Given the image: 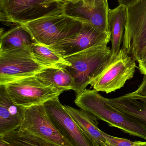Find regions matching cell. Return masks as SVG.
I'll return each instance as SVG.
<instances>
[{
    "mask_svg": "<svg viewBox=\"0 0 146 146\" xmlns=\"http://www.w3.org/2000/svg\"><path fill=\"white\" fill-rule=\"evenodd\" d=\"M75 103L80 109L107 123L110 127L120 129L124 133L146 141V127L112 106L108 98L96 90L86 89L76 95Z\"/></svg>",
    "mask_w": 146,
    "mask_h": 146,
    "instance_id": "obj_1",
    "label": "cell"
},
{
    "mask_svg": "<svg viewBox=\"0 0 146 146\" xmlns=\"http://www.w3.org/2000/svg\"><path fill=\"white\" fill-rule=\"evenodd\" d=\"M113 59L111 49L106 44L93 46L65 57L71 66L64 68L73 79L72 90L76 95L85 90Z\"/></svg>",
    "mask_w": 146,
    "mask_h": 146,
    "instance_id": "obj_2",
    "label": "cell"
},
{
    "mask_svg": "<svg viewBox=\"0 0 146 146\" xmlns=\"http://www.w3.org/2000/svg\"><path fill=\"white\" fill-rule=\"evenodd\" d=\"M20 25L34 42L50 46L76 36L81 30L82 23L64 14L61 5L40 18Z\"/></svg>",
    "mask_w": 146,
    "mask_h": 146,
    "instance_id": "obj_3",
    "label": "cell"
},
{
    "mask_svg": "<svg viewBox=\"0 0 146 146\" xmlns=\"http://www.w3.org/2000/svg\"><path fill=\"white\" fill-rule=\"evenodd\" d=\"M0 85H2L6 94L15 104L24 107L43 104L63 93L46 86L35 75Z\"/></svg>",
    "mask_w": 146,
    "mask_h": 146,
    "instance_id": "obj_4",
    "label": "cell"
},
{
    "mask_svg": "<svg viewBox=\"0 0 146 146\" xmlns=\"http://www.w3.org/2000/svg\"><path fill=\"white\" fill-rule=\"evenodd\" d=\"M146 47V0L127 7L122 48L139 62Z\"/></svg>",
    "mask_w": 146,
    "mask_h": 146,
    "instance_id": "obj_5",
    "label": "cell"
},
{
    "mask_svg": "<svg viewBox=\"0 0 146 146\" xmlns=\"http://www.w3.org/2000/svg\"><path fill=\"white\" fill-rule=\"evenodd\" d=\"M47 68L34 58L31 48L0 51V85L35 76Z\"/></svg>",
    "mask_w": 146,
    "mask_h": 146,
    "instance_id": "obj_6",
    "label": "cell"
},
{
    "mask_svg": "<svg viewBox=\"0 0 146 146\" xmlns=\"http://www.w3.org/2000/svg\"><path fill=\"white\" fill-rule=\"evenodd\" d=\"M62 3L56 0H0L1 20L25 24L49 13Z\"/></svg>",
    "mask_w": 146,
    "mask_h": 146,
    "instance_id": "obj_7",
    "label": "cell"
},
{
    "mask_svg": "<svg viewBox=\"0 0 146 146\" xmlns=\"http://www.w3.org/2000/svg\"><path fill=\"white\" fill-rule=\"evenodd\" d=\"M137 67L135 60L121 49L106 68L91 83V86L98 92L109 94L115 92L133 77Z\"/></svg>",
    "mask_w": 146,
    "mask_h": 146,
    "instance_id": "obj_8",
    "label": "cell"
},
{
    "mask_svg": "<svg viewBox=\"0 0 146 146\" xmlns=\"http://www.w3.org/2000/svg\"><path fill=\"white\" fill-rule=\"evenodd\" d=\"M109 9L108 0H68L62 4V10L66 15L107 33H111Z\"/></svg>",
    "mask_w": 146,
    "mask_h": 146,
    "instance_id": "obj_9",
    "label": "cell"
},
{
    "mask_svg": "<svg viewBox=\"0 0 146 146\" xmlns=\"http://www.w3.org/2000/svg\"><path fill=\"white\" fill-rule=\"evenodd\" d=\"M59 96L43 104L55 127L72 146H100L76 124L60 103Z\"/></svg>",
    "mask_w": 146,
    "mask_h": 146,
    "instance_id": "obj_10",
    "label": "cell"
},
{
    "mask_svg": "<svg viewBox=\"0 0 146 146\" xmlns=\"http://www.w3.org/2000/svg\"><path fill=\"white\" fill-rule=\"evenodd\" d=\"M20 127L57 146H72L55 127L44 104L25 107L24 118Z\"/></svg>",
    "mask_w": 146,
    "mask_h": 146,
    "instance_id": "obj_11",
    "label": "cell"
},
{
    "mask_svg": "<svg viewBox=\"0 0 146 146\" xmlns=\"http://www.w3.org/2000/svg\"><path fill=\"white\" fill-rule=\"evenodd\" d=\"M111 38V33L104 32L89 24L82 23L81 30L76 36L49 46L65 58L93 46L108 45Z\"/></svg>",
    "mask_w": 146,
    "mask_h": 146,
    "instance_id": "obj_12",
    "label": "cell"
},
{
    "mask_svg": "<svg viewBox=\"0 0 146 146\" xmlns=\"http://www.w3.org/2000/svg\"><path fill=\"white\" fill-rule=\"evenodd\" d=\"M25 107L14 103L0 85V138L15 131L21 127Z\"/></svg>",
    "mask_w": 146,
    "mask_h": 146,
    "instance_id": "obj_13",
    "label": "cell"
},
{
    "mask_svg": "<svg viewBox=\"0 0 146 146\" xmlns=\"http://www.w3.org/2000/svg\"><path fill=\"white\" fill-rule=\"evenodd\" d=\"M108 100L112 106L146 127V97L129 93Z\"/></svg>",
    "mask_w": 146,
    "mask_h": 146,
    "instance_id": "obj_14",
    "label": "cell"
},
{
    "mask_svg": "<svg viewBox=\"0 0 146 146\" xmlns=\"http://www.w3.org/2000/svg\"><path fill=\"white\" fill-rule=\"evenodd\" d=\"M79 127L100 146H105V139L103 132L99 128L98 119L91 113L82 109H75L69 106H63Z\"/></svg>",
    "mask_w": 146,
    "mask_h": 146,
    "instance_id": "obj_15",
    "label": "cell"
},
{
    "mask_svg": "<svg viewBox=\"0 0 146 146\" xmlns=\"http://www.w3.org/2000/svg\"><path fill=\"white\" fill-rule=\"evenodd\" d=\"M127 18V7L122 4L113 9H109L108 23L111 33V53L115 58L121 50L123 40Z\"/></svg>",
    "mask_w": 146,
    "mask_h": 146,
    "instance_id": "obj_16",
    "label": "cell"
},
{
    "mask_svg": "<svg viewBox=\"0 0 146 146\" xmlns=\"http://www.w3.org/2000/svg\"><path fill=\"white\" fill-rule=\"evenodd\" d=\"M46 86L52 87L63 92L72 90L74 80L63 68L49 67L35 75Z\"/></svg>",
    "mask_w": 146,
    "mask_h": 146,
    "instance_id": "obj_17",
    "label": "cell"
},
{
    "mask_svg": "<svg viewBox=\"0 0 146 146\" xmlns=\"http://www.w3.org/2000/svg\"><path fill=\"white\" fill-rule=\"evenodd\" d=\"M33 42L29 33L22 26L18 25L1 35L0 51L30 48Z\"/></svg>",
    "mask_w": 146,
    "mask_h": 146,
    "instance_id": "obj_18",
    "label": "cell"
},
{
    "mask_svg": "<svg viewBox=\"0 0 146 146\" xmlns=\"http://www.w3.org/2000/svg\"><path fill=\"white\" fill-rule=\"evenodd\" d=\"M31 50L34 58L45 66L63 68L71 66L65 58L47 45L33 42L31 46Z\"/></svg>",
    "mask_w": 146,
    "mask_h": 146,
    "instance_id": "obj_19",
    "label": "cell"
},
{
    "mask_svg": "<svg viewBox=\"0 0 146 146\" xmlns=\"http://www.w3.org/2000/svg\"><path fill=\"white\" fill-rule=\"evenodd\" d=\"M0 139L13 146H57L20 127Z\"/></svg>",
    "mask_w": 146,
    "mask_h": 146,
    "instance_id": "obj_20",
    "label": "cell"
},
{
    "mask_svg": "<svg viewBox=\"0 0 146 146\" xmlns=\"http://www.w3.org/2000/svg\"><path fill=\"white\" fill-rule=\"evenodd\" d=\"M103 135L105 139V146H135L141 142L111 136L104 132Z\"/></svg>",
    "mask_w": 146,
    "mask_h": 146,
    "instance_id": "obj_21",
    "label": "cell"
},
{
    "mask_svg": "<svg viewBox=\"0 0 146 146\" xmlns=\"http://www.w3.org/2000/svg\"><path fill=\"white\" fill-rule=\"evenodd\" d=\"M132 95L146 97V76H144L143 80L136 91L129 93Z\"/></svg>",
    "mask_w": 146,
    "mask_h": 146,
    "instance_id": "obj_22",
    "label": "cell"
},
{
    "mask_svg": "<svg viewBox=\"0 0 146 146\" xmlns=\"http://www.w3.org/2000/svg\"><path fill=\"white\" fill-rule=\"evenodd\" d=\"M138 62L139 70L141 73L146 76V47L142 58Z\"/></svg>",
    "mask_w": 146,
    "mask_h": 146,
    "instance_id": "obj_23",
    "label": "cell"
},
{
    "mask_svg": "<svg viewBox=\"0 0 146 146\" xmlns=\"http://www.w3.org/2000/svg\"><path fill=\"white\" fill-rule=\"evenodd\" d=\"M119 4L124 5L125 7H127L135 4L138 2L144 0H117Z\"/></svg>",
    "mask_w": 146,
    "mask_h": 146,
    "instance_id": "obj_24",
    "label": "cell"
},
{
    "mask_svg": "<svg viewBox=\"0 0 146 146\" xmlns=\"http://www.w3.org/2000/svg\"><path fill=\"white\" fill-rule=\"evenodd\" d=\"M0 146H13L4 141L3 139H0Z\"/></svg>",
    "mask_w": 146,
    "mask_h": 146,
    "instance_id": "obj_25",
    "label": "cell"
},
{
    "mask_svg": "<svg viewBox=\"0 0 146 146\" xmlns=\"http://www.w3.org/2000/svg\"><path fill=\"white\" fill-rule=\"evenodd\" d=\"M135 146H146V141L145 142L141 141L139 144L136 145Z\"/></svg>",
    "mask_w": 146,
    "mask_h": 146,
    "instance_id": "obj_26",
    "label": "cell"
},
{
    "mask_svg": "<svg viewBox=\"0 0 146 146\" xmlns=\"http://www.w3.org/2000/svg\"><path fill=\"white\" fill-rule=\"evenodd\" d=\"M56 1L60 2H63L66 1H68V0H56Z\"/></svg>",
    "mask_w": 146,
    "mask_h": 146,
    "instance_id": "obj_27",
    "label": "cell"
}]
</instances>
